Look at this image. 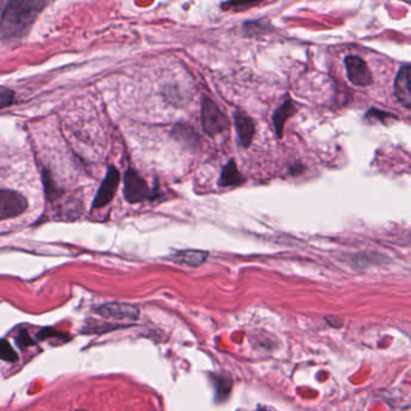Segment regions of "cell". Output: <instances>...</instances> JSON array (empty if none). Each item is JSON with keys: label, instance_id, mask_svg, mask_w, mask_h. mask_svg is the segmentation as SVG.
<instances>
[{"label": "cell", "instance_id": "cell-1", "mask_svg": "<svg viewBox=\"0 0 411 411\" xmlns=\"http://www.w3.org/2000/svg\"><path fill=\"white\" fill-rule=\"evenodd\" d=\"M47 1L13 0L3 4L0 10V33L6 40H20L30 32Z\"/></svg>", "mask_w": 411, "mask_h": 411}, {"label": "cell", "instance_id": "cell-2", "mask_svg": "<svg viewBox=\"0 0 411 411\" xmlns=\"http://www.w3.org/2000/svg\"><path fill=\"white\" fill-rule=\"evenodd\" d=\"M202 122L205 133L210 137L223 133L229 128L228 118L221 111L216 103L208 97H205L202 103Z\"/></svg>", "mask_w": 411, "mask_h": 411}, {"label": "cell", "instance_id": "cell-3", "mask_svg": "<svg viewBox=\"0 0 411 411\" xmlns=\"http://www.w3.org/2000/svg\"><path fill=\"white\" fill-rule=\"evenodd\" d=\"M28 209V200L20 192L0 188V221L20 216Z\"/></svg>", "mask_w": 411, "mask_h": 411}, {"label": "cell", "instance_id": "cell-4", "mask_svg": "<svg viewBox=\"0 0 411 411\" xmlns=\"http://www.w3.org/2000/svg\"><path fill=\"white\" fill-rule=\"evenodd\" d=\"M123 193H125V200L130 204L142 203L144 200L154 198V195L147 186L145 180L142 179L140 174L132 168L125 171Z\"/></svg>", "mask_w": 411, "mask_h": 411}, {"label": "cell", "instance_id": "cell-5", "mask_svg": "<svg viewBox=\"0 0 411 411\" xmlns=\"http://www.w3.org/2000/svg\"><path fill=\"white\" fill-rule=\"evenodd\" d=\"M345 67L350 81L355 86L367 87L373 82V75L370 73L369 67L361 57L350 54L345 59Z\"/></svg>", "mask_w": 411, "mask_h": 411}, {"label": "cell", "instance_id": "cell-6", "mask_svg": "<svg viewBox=\"0 0 411 411\" xmlns=\"http://www.w3.org/2000/svg\"><path fill=\"white\" fill-rule=\"evenodd\" d=\"M118 183H120V171H117L115 166H110L108 173L105 175V179L103 180L99 190L97 192L96 198L93 200V208L102 209L110 204L118 188Z\"/></svg>", "mask_w": 411, "mask_h": 411}, {"label": "cell", "instance_id": "cell-7", "mask_svg": "<svg viewBox=\"0 0 411 411\" xmlns=\"http://www.w3.org/2000/svg\"><path fill=\"white\" fill-rule=\"evenodd\" d=\"M98 314L115 320L135 321L139 317L137 307L130 304H105L98 307Z\"/></svg>", "mask_w": 411, "mask_h": 411}, {"label": "cell", "instance_id": "cell-8", "mask_svg": "<svg viewBox=\"0 0 411 411\" xmlns=\"http://www.w3.org/2000/svg\"><path fill=\"white\" fill-rule=\"evenodd\" d=\"M234 121L237 125L238 142L241 147H249L254 139L256 132V125L251 117L241 110H237L234 115Z\"/></svg>", "mask_w": 411, "mask_h": 411}, {"label": "cell", "instance_id": "cell-9", "mask_svg": "<svg viewBox=\"0 0 411 411\" xmlns=\"http://www.w3.org/2000/svg\"><path fill=\"white\" fill-rule=\"evenodd\" d=\"M395 96L404 108H410V67L409 64H404L403 67L399 69L395 81Z\"/></svg>", "mask_w": 411, "mask_h": 411}, {"label": "cell", "instance_id": "cell-10", "mask_svg": "<svg viewBox=\"0 0 411 411\" xmlns=\"http://www.w3.org/2000/svg\"><path fill=\"white\" fill-rule=\"evenodd\" d=\"M208 256V252L200 251V250H183V251L171 254L169 259L175 263L185 264V266H198L205 262Z\"/></svg>", "mask_w": 411, "mask_h": 411}, {"label": "cell", "instance_id": "cell-11", "mask_svg": "<svg viewBox=\"0 0 411 411\" xmlns=\"http://www.w3.org/2000/svg\"><path fill=\"white\" fill-rule=\"evenodd\" d=\"M295 112H297V108L291 99L285 100L283 105L275 110L273 121H274L275 132L278 137H283L285 123L292 115H295Z\"/></svg>", "mask_w": 411, "mask_h": 411}, {"label": "cell", "instance_id": "cell-12", "mask_svg": "<svg viewBox=\"0 0 411 411\" xmlns=\"http://www.w3.org/2000/svg\"><path fill=\"white\" fill-rule=\"evenodd\" d=\"M244 183H245V178L238 171L237 164L234 162V159H231L224 166L220 180H219V186H239V185H243Z\"/></svg>", "mask_w": 411, "mask_h": 411}, {"label": "cell", "instance_id": "cell-13", "mask_svg": "<svg viewBox=\"0 0 411 411\" xmlns=\"http://www.w3.org/2000/svg\"><path fill=\"white\" fill-rule=\"evenodd\" d=\"M0 360L1 361L8 362V363H13L18 360L16 351L13 349V346L10 345L8 341L5 339H0Z\"/></svg>", "mask_w": 411, "mask_h": 411}, {"label": "cell", "instance_id": "cell-14", "mask_svg": "<svg viewBox=\"0 0 411 411\" xmlns=\"http://www.w3.org/2000/svg\"><path fill=\"white\" fill-rule=\"evenodd\" d=\"M215 385H216V399L224 400L231 393V380L217 376Z\"/></svg>", "mask_w": 411, "mask_h": 411}, {"label": "cell", "instance_id": "cell-15", "mask_svg": "<svg viewBox=\"0 0 411 411\" xmlns=\"http://www.w3.org/2000/svg\"><path fill=\"white\" fill-rule=\"evenodd\" d=\"M15 102V92L8 87L0 86V109L8 108Z\"/></svg>", "mask_w": 411, "mask_h": 411}, {"label": "cell", "instance_id": "cell-16", "mask_svg": "<svg viewBox=\"0 0 411 411\" xmlns=\"http://www.w3.org/2000/svg\"><path fill=\"white\" fill-rule=\"evenodd\" d=\"M17 344L20 345L21 348H25V346H30V345H34L33 341L30 339V336L27 334V332L20 333L18 336L16 338Z\"/></svg>", "mask_w": 411, "mask_h": 411}, {"label": "cell", "instance_id": "cell-17", "mask_svg": "<svg viewBox=\"0 0 411 411\" xmlns=\"http://www.w3.org/2000/svg\"><path fill=\"white\" fill-rule=\"evenodd\" d=\"M257 4L258 3H256V1H254V3H223L222 8H234L235 10H239L240 8H249Z\"/></svg>", "mask_w": 411, "mask_h": 411}, {"label": "cell", "instance_id": "cell-18", "mask_svg": "<svg viewBox=\"0 0 411 411\" xmlns=\"http://www.w3.org/2000/svg\"><path fill=\"white\" fill-rule=\"evenodd\" d=\"M259 411H269L268 409H259Z\"/></svg>", "mask_w": 411, "mask_h": 411}]
</instances>
